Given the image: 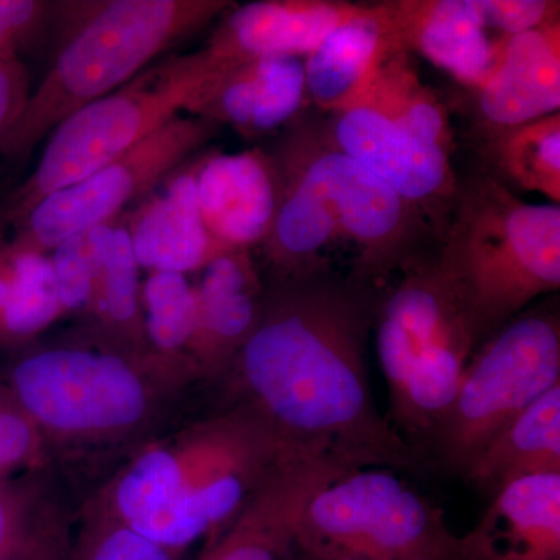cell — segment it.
I'll return each mask as SVG.
<instances>
[{
	"instance_id": "1",
	"label": "cell",
	"mask_w": 560,
	"mask_h": 560,
	"mask_svg": "<svg viewBox=\"0 0 560 560\" xmlns=\"http://www.w3.org/2000/svg\"><path fill=\"white\" fill-rule=\"evenodd\" d=\"M368 290L326 276L275 283L224 374L234 408L293 447L353 470H419L422 453L383 418L372 394L366 338L374 301Z\"/></svg>"
},
{
	"instance_id": "2",
	"label": "cell",
	"mask_w": 560,
	"mask_h": 560,
	"mask_svg": "<svg viewBox=\"0 0 560 560\" xmlns=\"http://www.w3.org/2000/svg\"><path fill=\"white\" fill-rule=\"evenodd\" d=\"M307 452L232 407L140 451L102 510L178 555L226 528L280 464Z\"/></svg>"
},
{
	"instance_id": "3",
	"label": "cell",
	"mask_w": 560,
	"mask_h": 560,
	"mask_svg": "<svg viewBox=\"0 0 560 560\" xmlns=\"http://www.w3.org/2000/svg\"><path fill=\"white\" fill-rule=\"evenodd\" d=\"M230 0L61 2V43L0 153L20 161L70 114L128 83L160 55L205 31Z\"/></svg>"
},
{
	"instance_id": "4",
	"label": "cell",
	"mask_w": 560,
	"mask_h": 560,
	"mask_svg": "<svg viewBox=\"0 0 560 560\" xmlns=\"http://www.w3.org/2000/svg\"><path fill=\"white\" fill-rule=\"evenodd\" d=\"M438 267L475 335L560 287V206L529 205L493 176L459 183Z\"/></svg>"
},
{
	"instance_id": "5",
	"label": "cell",
	"mask_w": 560,
	"mask_h": 560,
	"mask_svg": "<svg viewBox=\"0 0 560 560\" xmlns=\"http://www.w3.org/2000/svg\"><path fill=\"white\" fill-rule=\"evenodd\" d=\"M235 66L206 47L168 57L70 114L47 136L32 175L3 202V219L16 226L44 198L117 160L176 117L197 116L221 77Z\"/></svg>"
},
{
	"instance_id": "6",
	"label": "cell",
	"mask_w": 560,
	"mask_h": 560,
	"mask_svg": "<svg viewBox=\"0 0 560 560\" xmlns=\"http://www.w3.org/2000/svg\"><path fill=\"white\" fill-rule=\"evenodd\" d=\"M187 375L156 355L105 345L27 353L5 383L46 440L105 442L142 429Z\"/></svg>"
},
{
	"instance_id": "7",
	"label": "cell",
	"mask_w": 560,
	"mask_h": 560,
	"mask_svg": "<svg viewBox=\"0 0 560 560\" xmlns=\"http://www.w3.org/2000/svg\"><path fill=\"white\" fill-rule=\"evenodd\" d=\"M374 301L372 327L390 410L430 441L458 393L477 335L436 259H415Z\"/></svg>"
},
{
	"instance_id": "8",
	"label": "cell",
	"mask_w": 560,
	"mask_h": 560,
	"mask_svg": "<svg viewBox=\"0 0 560 560\" xmlns=\"http://www.w3.org/2000/svg\"><path fill=\"white\" fill-rule=\"evenodd\" d=\"M308 560H459L444 512L389 469H359L324 486L298 523Z\"/></svg>"
},
{
	"instance_id": "9",
	"label": "cell",
	"mask_w": 560,
	"mask_h": 560,
	"mask_svg": "<svg viewBox=\"0 0 560 560\" xmlns=\"http://www.w3.org/2000/svg\"><path fill=\"white\" fill-rule=\"evenodd\" d=\"M560 385L559 316H515L470 357L458 393L430 445L442 466L464 475L500 430Z\"/></svg>"
},
{
	"instance_id": "10",
	"label": "cell",
	"mask_w": 560,
	"mask_h": 560,
	"mask_svg": "<svg viewBox=\"0 0 560 560\" xmlns=\"http://www.w3.org/2000/svg\"><path fill=\"white\" fill-rule=\"evenodd\" d=\"M220 125L202 117H176L135 149L97 172L55 191L20 221L10 250L46 256L66 242L121 219L171 173L200 154L220 135Z\"/></svg>"
},
{
	"instance_id": "11",
	"label": "cell",
	"mask_w": 560,
	"mask_h": 560,
	"mask_svg": "<svg viewBox=\"0 0 560 560\" xmlns=\"http://www.w3.org/2000/svg\"><path fill=\"white\" fill-rule=\"evenodd\" d=\"M305 158L329 195L338 238L359 250L357 282L383 289L389 276L418 256L431 234L422 213L390 187L331 147L319 127L293 130Z\"/></svg>"
},
{
	"instance_id": "12",
	"label": "cell",
	"mask_w": 560,
	"mask_h": 560,
	"mask_svg": "<svg viewBox=\"0 0 560 560\" xmlns=\"http://www.w3.org/2000/svg\"><path fill=\"white\" fill-rule=\"evenodd\" d=\"M319 130L331 147L415 206L431 234L440 241L444 237L459 190L445 151L416 138L368 105L330 114Z\"/></svg>"
},
{
	"instance_id": "13",
	"label": "cell",
	"mask_w": 560,
	"mask_h": 560,
	"mask_svg": "<svg viewBox=\"0 0 560 560\" xmlns=\"http://www.w3.org/2000/svg\"><path fill=\"white\" fill-rule=\"evenodd\" d=\"M349 471L353 469L323 453L287 459L200 560H285L294 550L298 523L308 501Z\"/></svg>"
},
{
	"instance_id": "14",
	"label": "cell",
	"mask_w": 560,
	"mask_h": 560,
	"mask_svg": "<svg viewBox=\"0 0 560 560\" xmlns=\"http://www.w3.org/2000/svg\"><path fill=\"white\" fill-rule=\"evenodd\" d=\"M197 190L202 221L223 253L250 250L270 237L282 195L275 154L201 153Z\"/></svg>"
},
{
	"instance_id": "15",
	"label": "cell",
	"mask_w": 560,
	"mask_h": 560,
	"mask_svg": "<svg viewBox=\"0 0 560 560\" xmlns=\"http://www.w3.org/2000/svg\"><path fill=\"white\" fill-rule=\"evenodd\" d=\"M393 46L419 54L463 86L478 90L495 69L508 38L489 31L480 0L381 2Z\"/></svg>"
},
{
	"instance_id": "16",
	"label": "cell",
	"mask_w": 560,
	"mask_h": 560,
	"mask_svg": "<svg viewBox=\"0 0 560 560\" xmlns=\"http://www.w3.org/2000/svg\"><path fill=\"white\" fill-rule=\"evenodd\" d=\"M364 10L366 3L341 0L235 3L221 16L206 49L228 65L257 58H305L330 32Z\"/></svg>"
},
{
	"instance_id": "17",
	"label": "cell",
	"mask_w": 560,
	"mask_h": 560,
	"mask_svg": "<svg viewBox=\"0 0 560 560\" xmlns=\"http://www.w3.org/2000/svg\"><path fill=\"white\" fill-rule=\"evenodd\" d=\"M275 154L282 195L270 237L260 246L275 283L324 276V254L337 241V220L319 176L293 132Z\"/></svg>"
},
{
	"instance_id": "18",
	"label": "cell",
	"mask_w": 560,
	"mask_h": 560,
	"mask_svg": "<svg viewBox=\"0 0 560 560\" xmlns=\"http://www.w3.org/2000/svg\"><path fill=\"white\" fill-rule=\"evenodd\" d=\"M187 361L194 375L230 366L259 323L267 291L250 250H228L202 268Z\"/></svg>"
},
{
	"instance_id": "19",
	"label": "cell",
	"mask_w": 560,
	"mask_h": 560,
	"mask_svg": "<svg viewBox=\"0 0 560 560\" xmlns=\"http://www.w3.org/2000/svg\"><path fill=\"white\" fill-rule=\"evenodd\" d=\"M201 153L176 168L138 202V208L121 217L143 270L187 276L201 271L223 254L210 237L198 202Z\"/></svg>"
},
{
	"instance_id": "20",
	"label": "cell",
	"mask_w": 560,
	"mask_h": 560,
	"mask_svg": "<svg viewBox=\"0 0 560 560\" xmlns=\"http://www.w3.org/2000/svg\"><path fill=\"white\" fill-rule=\"evenodd\" d=\"M477 94L489 136L560 110V21L511 36Z\"/></svg>"
},
{
	"instance_id": "21",
	"label": "cell",
	"mask_w": 560,
	"mask_h": 560,
	"mask_svg": "<svg viewBox=\"0 0 560 560\" xmlns=\"http://www.w3.org/2000/svg\"><path fill=\"white\" fill-rule=\"evenodd\" d=\"M458 548L459 560H560V474L504 486Z\"/></svg>"
},
{
	"instance_id": "22",
	"label": "cell",
	"mask_w": 560,
	"mask_h": 560,
	"mask_svg": "<svg viewBox=\"0 0 560 560\" xmlns=\"http://www.w3.org/2000/svg\"><path fill=\"white\" fill-rule=\"evenodd\" d=\"M307 101L304 58H257L228 70L197 116L256 139L285 127Z\"/></svg>"
},
{
	"instance_id": "23",
	"label": "cell",
	"mask_w": 560,
	"mask_h": 560,
	"mask_svg": "<svg viewBox=\"0 0 560 560\" xmlns=\"http://www.w3.org/2000/svg\"><path fill=\"white\" fill-rule=\"evenodd\" d=\"M388 43L382 3H366L359 18L335 28L304 58L308 101L327 114L355 106Z\"/></svg>"
},
{
	"instance_id": "24",
	"label": "cell",
	"mask_w": 560,
	"mask_h": 560,
	"mask_svg": "<svg viewBox=\"0 0 560 560\" xmlns=\"http://www.w3.org/2000/svg\"><path fill=\"white\" fill-rule=\"evenodd\" d=\"M92 287L88 313L103 340L117 348L154 355L143 323L140 267L124 219L90 232Z\"/></svg>"
},
{
	"instance_id": "25",
	"label": "cell",
	"mask_w": 560,
	"mask_h": 560,
	"mask_svg": "<svg viewBox=\"0 0 560 560\" xmlns=\"http://www.w3.org/2000/svg\"><path fill=\"white\" fill-rule=\"evenodd\" d=\"M545 474H560V385L500 430L464 477L493 497L511 482Z\"/></svg>"
},
{
	"instance_id": "26",
	"label": "cell",
	"mask_w": 560,
	"mask_h": 560,
	"mask_svg": "<svg viewBox=\"0 0 560 560\" xmlns=\"http://www.w3.org/2000/svg\"><path fill=\"white\" fill-rule=\"evenodd\" d=\"M410 55L389 40L370 86L357 105L377 109L405 131L436 145L452 158L453 131L447 110L419 79Z\"/></svg>"
},
{
	"instance_id": "27",
	"label": "cell",
	"mask_w": 560,
	"mask_h": 560,
	"mask_svg": "<svg viewBox=\"0 0 560 560\" xmlns=\"http://www.w3.org/2000/svg\"><path fill=\"white\" fill-rule=\"evenodd\" d=\"M499 171L522 190L560 202V113L489 136Z\"/></svg>"
},
{
	"instance_id": "28",
	"label": "cell",
	"mask_w": 560,
	"mask_h": 560,
	"mask_svg": "<svg viewBox=\"0 0 560 560\" xmlns=\"http://www.w3.org/2000/svg\"><path fill=\"white\" fill-rule=\"evenodd\" d=\"M142 304L151 352L194 377L187 350L194 334L195 285L179 272H151L142 285Z\"/></svg>"
},
{
	"instance_id": "29",
	"label": "cell",
	"mask_w": 560,
	"mask_h": 560,
	"mask_svg": "<svg viewBox=\"0 0 560 560\" xmlns=\"http://www.w3.org/2000/svg\"><path fill=\"white\" fill-rule=\"evenodd\" d=\"M167 550L125 525L105 510H97L81 534L72 560H175Z\"/></svg>"
},
{
	"instance_id": "30",
	"label": "cell",
	"mask_w": 560,
	"mask_h": 560,
	"mask_svg": "<svg viewBox=\"0 0 560 560\" xmlns=\"http://www.w3.org/2000/svg\"><path fill=\"white\" fill-rule=\"evenodd\" d=\"M47 440L7 385H0V481L14 470L35 467L46 456Z\"/></svg>"
},
{
	"instance_id": "31",
	"label": "cell",
	"mask_w": 560,
	"mask_h": 560,
	"mask_svg": "<svg viewBox=\"0 0 560 560\" xmlns=\"http://www.w3.org/2000/svg\"><path fill=\"white\" fill-rule=\"evenodd\" d=\"M61 2L0 0V57L20 58L57 31Z\"/></svg>"
},
{
	"instance_id": "32",
	"label": "cell",
	"mask_w": 560,
	"mask_h": 560,
	"mask_svg": "<svg viewBox=\"0 0 560 560\" xmlns=\"http://www.w3.org/2000/svg\"><path fill=\"white\" fill-rule=\"evenodd\" d=\"M50 264L65 312L88 311L92 287L90 232L55 249Z\"/></svg>"
},
{
	"instance_id": "33",
	"label": "cell",
	"mask_w": 560,
	"mask_h": 560,
	"mask_svg": "<svg viewBox=\"0 0 560 560\" xmlns=\"http://www.w3.org/2000/svg\"><path fill=\"white\" fill-rule=\"evenodd\" d=\"M486 25L499 38H511L560 21L558 0H480Z\"/></svg>"
},
{
	"instance_id": "34",
	"label": "cell",
	"mask_w": 560,
	"mask_h": 560,
	"mask_svg": "<svg viewBox=\"0 0 560 560\" xmlns=\"http://www.w3.org/2000/svg\"><path fill=\"white\" fill-rule=\"evenodd\" d=\"M31 92L28 72L21 58L0 57V140L20 119Z\"/></svg>"
},
{
	"instance_id": "35",
	"label": "cell",
	"mask_w": 560,
	"mask_h": 560,
	"mask_svg": "<svg viewBox=\"0 0 560 560\" xmlns=\"http://www.w3.org/2000/svg\"><path fill=\"white\" fill-rule=\"evenodd\" d=\"M25 560H72L65 526L50 514L36 518L31 551Z\"/></svg>"
},
{
	"instance_id": "36",
	"label": "cell",
	"mask_w": 560,
	"mask_h": 560,
	"mask_svg": "<svg viewBox=\"0 0 560 560\" xmlns=\"http://www.w3.org/2000/svg\"><path fill=\"white\" fill-rule=\"evenodd\" d=\"M9 223H7L5 219H3L2 213H0V248L5 245L7 230H9Z\"/></svg>"
},
{
	"instance_id": "37",
	"label": "cell",
	"mask_w": 560,
	"mask_h": 560,
	"mask_svg": "<svg viewBox=\"0 0 560 560\" xmlns=\"http://www.w3.org/2000/svg\"><path fill=\"white\" fill-rule=\"evenodd\" d=\"M285 560H304V559H302V558H293V552H291L289 558H287Z\"/></svg>"
},
{
	"instance_id": "38",
	"label": "cell",
	"mask_w": 560,
	"mask_h": 560,
	"mask_svg": "<svg viewBox=\"0 0 560 560\" xmlns=\"http://www.w3.org/2000/svg\"><path fill=\"white\" fill-rule=\"evenodd\" d=\"M302 559H304V560H308V559H305V558H304V556H302Z\"/></svg>"
}]
</instances>
